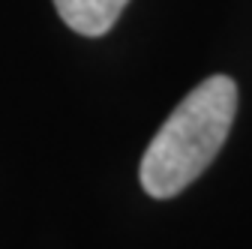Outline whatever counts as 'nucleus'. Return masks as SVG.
<instances>
[{"label": "nucleus", "instance_id": "obj_2", "mask_svg": "<svg viewBox=\"0 0 252 249\" xmlns=\"http://www.w3.org/2000/svg\"><path fill=\"white\" fill-rule=\"evenodd\" d=\"M129 0H54L60 21L81 36H102L114 27Z\"/></svg>", "mask_w": 252, "mask_h": 249}, {"label": "nucleus", "instance_id": "obj_1", "mask_svg": "<svg viewBox=\"0 0 252 249\" xmlns=\"http://www.w3.org/2000/svg\"><path fill=\"white\" fill-rule=\"evenodd\" d=\"M237 114V84L228 75H210L192 87L168 114L141 156V186L150 198L183 192L222 150Z\"/></svg>", "mask_w": 252, "mask_h": 249}]
</instances>
